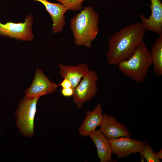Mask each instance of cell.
I'll list each match as a JSON object with an SVG mask.
<instances>
[{
  "mask_svg": "<svg viewBox=\"0 0 162 162\" xmlns=\"http://www.w3.org/2000/svg\"><path fill=\"white\" fill-rule=\"evenodd\" d=\"M146 30L140 22L123 27L110 38L106 53L108 64L117 65L129 58L139 44L143 40Z\"/></svg>",
  "mask_w": 162,
  "mask_h": 162,
  "instance_id": "obj_1",
  "label": "cell"
},
{
  "mask_svg": "<svg viewBox=\"0 0 162 162\" xmlns=\"http://www.w3.org/2000/svg\"><path fill=\"white\" fill-rule=\"evenodd\" d=\"M98 14L93 7H84L71 18L70 27L76 45L90 48L99 30Z\"/></svg>",
  "mask_w": 162,
  "mask_h": 162,
  "instance_id": "obj_2",
  "label": "cell"
},
{
  "mask_svg": "<svg viewBox=\"0 0 162 162\" xmlns=\"http://www.w3.org/2000/svg\"><path fill=\"white\" fill-rule=\"evenodd\" d=\"M152 65L149 51L143 40L129 58L117 66L123 74L136 82L140 83L145 81L149 68Z\"/></svg>",
  "mask_w": 162,
  "mask_h": 162,
  "instance_id": "obj_3",
  "label": "cell"
},
{
  "mask_svg": "<svg viewBox=\"0 0 162 162\" xmlns=\"http://www.w3.org/2000/svg\"><path fill=\"white\" fill-rule=\"evenodd\" d=\"M39 98L26 95L16 110V126L25 136L31 137L34 135V120Z\"/></svg>",
  "mask_w": 162,
  "mask_h": 162,
  "instance_id": "obj_4",
  "label": "cell"
},
{
  "mask_svg": "<svg viewBox=\"0 0 162 162\" xmlns=\"http://www.w3.org/2000/svg\"><path fill=\"white\" fill-rule=\"evenodd\" d=\"M98 78L94 71L90 70L74 89L73 100L78 108H81L84 103L89 101L96 95Z\"/></svg>",
  "mask_w": 162,
  "mask_h": 162,
  "instance_id": "obj_5",
  "label": "cell"
},
{
  "mask_svg": "<svg viewBox=\"0 0 162 162\" xmlns=\"http://www.w3.org/2000/svg\"><path fill=\"white\" fill-rule=\"evenodd\" d=\"M23 22L15 23L10 21L3 24L0 22V35L22 41H31L34 38L32 26V16H27Z\"/></svg>",
  "mask_w": 162,
  "mask_h": 162,
  "instance_id": "obj_6",
  "label": "cell"
},
{
  "mask_svg": "<svg viewBox=\"0 0 162 162\" xmlns=\"http://www.w3.org/2000/svg\"><path fill=\"white\" fill-rule=\"evenodd\" d=\"M108 140L112 154H116L119 158L128 157L132 154L140 153L145 146L144 141L130 137H121Z\"/></svg>",
  "mask_w": 162,
  "mask_h": 162,
  "instance_id": "obj_7",
  "label": "cell"
},
{
  "mask_svg": "<svg viewBox=\"0 0 162 162\" xmlns=\"http://www.w3.org/2000/svg\"><path fill=\"white\" fill-rule=\"evenodd\" d=\"M58 86L44 74L42 69L38 68L33 82L25 90V93L26 95L40 98L55 92Z\"/></svg>",
  "mask_w": 162,
  "mask_h": 162,
  "instance_id": "obj_8",
  "label": "cell"
},
{
  "mask_svg": "<svg viewBox=\"0 0 162 162\" xmlns=\"http://www.w3.org/2000/svg\"><path fill=\"white\" fill-rule=\"evenodd\" d=\"M100 130L108 139L121 137H130L131 132L123 124L119 122L113 116L103 114Z\"/></svg>",
  "mask_w": 162,
  "mask_h": 162,
  "instance_id": "obj_9",
  "label": "cell"
},
{
  "mask_svg": "<svg viewBox=\"0 0 162 162\" xmlns=\"http://www.w3.org/2000/svg\"><path fill=\"white\" fill-rule=\"evenodd\" d=\"M151 14L146 18L140 15V22L146 31H152L159 35L162 34V3L160 0H151Z\"/></svg>",
  "mask_w": 162,
  "mask_h": 162,
  "instance_id": "obj_10",
  "label": "cell"
},
{
  "mask_svg": "<svg viewBox=\"0 0 162 162\" xmlns=\"http://www.w3.org/2000/svg\"><path fill=\"white\" fill-rule=\"evenodd\" d=\"M41 3L50 16L53 22L52 26L54 33L60 32L65 24L64 14L68 9L60 3H52L47 0H33Z\"/></svg>",
  "mask_w": 162,
  "mask_h": 162,
  "instance_id": "obj_11",
  "label": "cell"
},
{
  "mask_svg": "<svg viewBox=\"0 0 162 162\" xmlns=\"http://www.w3.org/2000/svg\"><path fill=\"white\" fill-rule=\"evenodd\" d=\"M103 116L102 106L100 103L98 104L92 110L87 111L85 118L78 129L79 134L82 137L89 136L100 126Z\"/></svg>",
  "mask_w": 162,
  "mask_h": 162,
  "instance_id": "obj_12",
  "label": "cell"
},
{
  "mask_svg": "<svg viewBox=\"0 0 162 162\" xmlns=\"http://www.w3.org/2000/svg\"><path fill=\"white\" fill-rule=\"evenodd\" d=\"M59 72L63 79L69 80L72 87L76 88L82 78L89 71L88 65L81 63L76 65L68 66L59 64Z\"/></svg>",
  "mask_w": 162,
  "mask_h": 162,
  "instance_id": "obj_13",
  "label": "cell"
},
{
  "mask_svg": "<svg viewBox=\"0 0 162 162\" xmlns=\"http://www.w3.org/2000/svg\"><path fill=\"white\" fill-rule=\"evenodd\" d=\"M89 136L95 146L100 162H112V150L108 139L100 130H96Z\"/></svg>",
  "mask_w": 162,
  "mask_h": 162,
  "instance_id": "obj_14",
  "label": "cell"
},
{
  "mask_svg": "<svg viewBox=\"0 0 162 162\" xmlns=\"http://www.w3.org/2000/svg\"><path fill=\"white\" fill-rule=\"evenodd\" d=\"M149 53L154 74L156 76L160 77L162 75V34L157 38Z\"/></svg>",
  "mask_w": 162,
  "mask_h": 162,
  "instance_id": "obj_15",
  "label": "cell"
},
{
  "mask_svg": "<svg viewBox=\"0 0 162 162\" xmlns=\"http://www.w3.org/2000/svg\"><path fill=\"white\" fill-rule=\"evenodd\" d=\"M145 146L143 149L140 152L147 162H160L157 158L151 146L145 141Z\"/></svg>",
  "mask_w": 162,
  "mask_h": 162,
  "instance_id": "obj_16",
  "label": "cell"
},
{
  "mask_svg": "<svg viewBox=\"0 0 162 162\" xmlns=\"http://www.w3.org/2000/svg\"><path fill=\"white\" fill-rule=\"evenodd\" d=\"M86 0H56L65 6L68 10L76 11L82 8V3Z\"/></svg>",
  "mask_w": 162,
  "mask_h": 162,
  "instance_id": "obj_17",
  "label": "cell"
},
{
  "mask_svg": "<svg viewBox=\"0 0 162 162\" xmlns=\"http://www.w3.org/2000/svg\"><path fill=\"white\" fill-rule=\"evenodd\" d=\"M74 93V89L72 87L63 88L61 90V94L65 97H70L73 96Z\"/></svg>",
  "mask_w": 162,
  "mask_h": 162,
  "instance_id": "obj_18",
  "label": "cell"
},
{
  "mask_svg": "<svg viewBox=\"0 0 162 162\" xmlns=\"http://www.w3.org/2000/svg\"><path fill=\"white\" fill-rule=\"evenodd\" d=\"M58 86H61L63 88L72 87V84L70 81L67 79H64L63 80Z\"/></svg>",
  "mask_w": 162,
  "mask_h": 162,
  "instance_id": "obj_19",
  "label": "cell"
},
{
  "mask_svg": "<svg viewBox=\"0 0 162 162\" xmlns=\"http://www.w3.org/2000/svg\"><path fill=\"white\" fill-rule=\"evenodd\" d=\"M156 157L158 159H162V150L161 149L159 151L155 153Z\"/></svg>",
  "mask_w": 162,
  "mask_h": 162,
  "instance_id": "obj_20",
  "label": "cell"
},
{
  "mask_svg": "<svg viewBox=\"0 0 162 162\" xmlns=\"http://www.w3.org/2000/svg\"><path fill=\"white\" fill-rule=\"evenodd\" d=\"M141 162H144V157L141 154Z\"/></svg>",
  "mask_w": 162,
  "mask_h": 162,
  "instance_id": "obj_21",
  "label": "cell"
},
{
  "mask_svg": "<svg viewBox=\"0 0 162 162\" xmlns=\"http://www.w3.org/2000/svg\"><path fill=\"white\" fill-rule=\"evenodd\" d=\"M1 130V126L0 125V131Z\"/></svg>",
  "mask_w": 162,
  "mask_h": 162,
  "instance_id": "obj_22",
  "label": "cell"
}]
</instances>
